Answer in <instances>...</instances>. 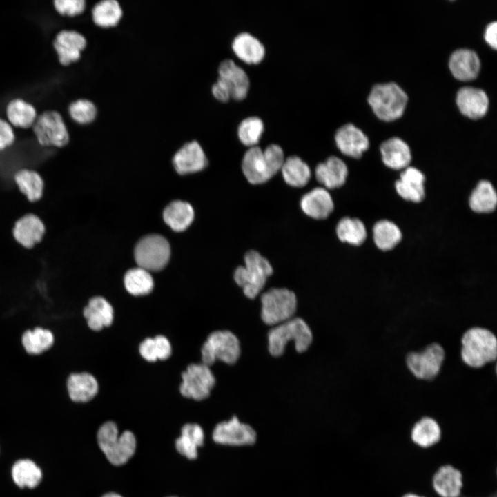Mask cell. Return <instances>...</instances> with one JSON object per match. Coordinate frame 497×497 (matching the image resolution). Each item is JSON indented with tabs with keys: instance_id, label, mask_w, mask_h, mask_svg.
Wrapping results in <instances>:
<instances>
[{
	"instance_id": "31",
	"label": "cell",
	"mask_w": 497,
	"mask_h": 497,
	"mask_svg": "<svg viewBox=\"0 0 497 497\" xmlns=\"http://www.w3.org/2000/svg\"><path fill=\"white\" fill-rule=\"evenodd\" d=\"M124 15L121 6L117 0H102L96 3L91 10L93 23L101 28L116 27Z\"/></svg>"
},
{
	"instance_id": "21",
	"label": "cell",
	"mask_w": 497,
	"mask_h": 497,
	"mask_svg": "<svg viewBox=\"0 0 497 497\" xmlns=\"http://www.w3.org/2000/svg\"><path fill=\"white\" fill-rule=\"evenodd\" d=\"M66 388L69 398L75 402H87L97 393L96 378L90 373H72L66 378Z\"/></svg>"
},
{
	"instance_id": "41",
	"label": "cell",
	"mask_w": 497,
	"mask_h": 497,
	"mask_svg": "<svg viewBox=\"0 0 497 497\" xmlns=\"http://www.w3.org/2000/svg\"><path fill=\"white\" fill-rule=\"evenodd\" d=\"M12 478L20 487L33 488L41 480V471L35 462L30 460H20L12 467Z\"/></svg>"
},
{
	"instance_id": "47",
	"label": "cell",
	"mask_w": 497,
	"mask_h": 497,
	"mask_svg": "<svg viewBox=\"0 0 497 497\" xmlns=\"http://www.w3.org/2000/svg\"><path fill=\"white\" fill-rule=\"evenodd\" d=\"M157 359L166 360L171 354V346L168 340L162 335H157L154 338Z\"/></svg>"
},
{
	"instance_id": "11",
	"label": "cell",
	"mask_w": 497,
	"mask_h": 497,
	"mask_svg": "<svg viewBox=\"0 0 497 497\" xmlns=\"http://www.w3.org/2000/svg\"><path fill=\"white\" fill-rule=\"evenodd\" d=\"M182 395L196 400L206 398L215 383V378L209 366L203 363L190 364L182 373Z\"/></svg>"
},
{
	"instance_id": "28",
	"label": "cell",
	"mask_w": 497,
	"mask_h": 497,
	"mask_svg": "<svg viewBox=\"0 0 497 497\" xmlns=\"http://www.w3.org/2000/svg\"><path fill=\"white\" fill-rule=\"evenodd\" d=\"M83 315L88 327L93 331H100L110 326L113 320V309L104 298L96 296L90 298L83 310Z\"/></svg>"
},
{
	"instance_id": "42",
	"label": "cell",
	"mask_w": 497,
	"mask_h": 497,
	"mask_svg": "<svg viewBox=\"0 0 497 497\" xmlns=\"http://www.w3.org/2000/svg\"><path fill=\"white\" fill-rule=\"evenodd\" d=\"M262 120L256 116L244 119L237 128V135L244 145L249 147L257 146L264 132Z\"/></svg>"
},
{
	"instance_id": "43",
	"label": "cell",
	"mask_w": 497,
	"mask_h": 497,
	"mask_svg": "<svg viewBox=\"0 0 497 497\" xmlns=\"http://www.w3.org/2000/svg\"><path fill=\"white\" fill-rule=\"evenodd\" d=\"M70 117L79 125L92 123L97 117V108L95 103L88 99H78L68 107Z\"/></svg>"
},
{
	"instance_id": "38",
	"label": "cell",
	"mask_w": 497,
	"mask_h": 497,
	"mask_svg": "<svg viewBox=\"0 0 497 497\" xmlns=\"http://www.w3.org/2000/svg\"><path fill=\"white\" fill-rule=\"evenodd\" d=\"M373 240L382 251L393 248L401 240L402 233L398 226L389 220L376 222L373 228Z\"/></svg>"
},
{
	"instance_id": "27",
	"label": "cell",
	"mask_w": 497,
	"mask_h": 497,
	"mask_svg": "<svg viewBox=\"0 0 497 497\" xmlns=\"http://www.w3.org/2000/svg\"><path fill=\"white\" fill-rule=\"evenodd\" d=\"M348 169L346 164L339 157H329L315 168V177L319 183L327 188L342 186L347 179Z\"/></svg>"
},
{
	"instance_id": "35",
	"label": "cell",
	"mask_w": 497,
	"mask_h": 497,
	"mask_svg": "<svg viewBox=\"0 0 497 497\" xmlns=\"http://www.w3.org/2000/svg\"><path fill=\"white\" fill-rule=\"evenodd\" d=\"M411 438L419 447H429L440 440L441 429L436 420L430 417H424L413 427Z\"/></svg>"
},
{
	"instance_id": "10",
	"label": "cell",
	"mask_w": 497,
	"mask_h": 497,
	"mask_svg": "<svg viewBox=\"0 0 497 497\" xmlns=\"http://www.w3.org/2000/svg\"><path fill=\"white\" fill-rule=\"evenodd\" d=\"M445 358V351L438 343L429 344L420 352L409 353L406 358L410 371L418 378L431 380L439 373Z\"/></svg>"
},
{
	"instance_id": "8",
	"label": "cell",
	"mask_w": 497,
	"mask_h": 497,
	"mask_svg": "<svg viewBox=\"0 0 497 497\" xmlns=\"http://www.w3.org/2000/svg\"><path fill=\"white\" fill-rule=\"evenodd\" d=\"M203 364L208 366L219 360L226 364L236 362L240 355L237 338L228 331H217L209 335L202 347Z\"/></svg>"
},
{
	"instance_id": "20",
	"label": "cell",
	"mask_w": 497,
	"mask_h": 497,
	"mask_svg": "<svg viewBox=\"0 0 497 497\" xmlns=\"http://www.w3.org/2000/svg\"><path fill=\"white\" fill-rule=\"evenodd\" d=\"M242 168L246 179L253 184L265 183L273 177L264 158L263 150L257 146L250 147L245 153Z\"/></svg>"
},
{
	"instance_id": "15",
	"label": "cell",
	"mask_w": 497,
	"mask_h": 497,
	"mask_svg": "<svg viewBox=\"0 0 497 497\" xmlns=\"http://www.w3.org/2000/svg\"><path fill=\"white\" fill-rule=\"evenodd\" d=\"M218 79L224 81L228 88L231 98L243 100L248 92L250 81L248 76L243 68L232 59L222 61L217 69Z\"/></svg>"
},
{
	"instance_id": "36",
	"label": "cell",
	"mask_w": 497,
	"mask_h": 497,
	"mask_svg": "<svg viewBox=\"0 0 497 497\" xmlns=\"http://www.w3.org/2000/svg\"><path fill=\"white\" fill-rule=\"evenodd\" d=\"M497 195L492 184L486 180L480 181L469 197V206L476 213H490L495 210Z\"/></svg>"
},
{
	"instance_id": "19",
	"label": "cell",
	"mask_w": 497,
	"mask_h": 497,
	"mask_svg": "<svg viewBox=\"0 0 497 497\" xmlns=\"http://www.w3.org/2000/svg\"><path fill=\"white\" fill-rule=\"evenodd\" d=\"M456 103L460 111L464 115L471 119H478L487 113L489 99L483 90L465 86L458 90Z\"/></svg>"
},
{
	"instance_id": "5",
	"label": "cell",
	"mask_w": 497,
	"mask_h": 497,
	"mask_svg": "<svg viewBox=\"0 0 497 497\" xmlns=\"http://www.w3.org/2000/svg\"><path fill=\"white\" fill-rule=\"evenodd\" d=\"M368 101L379 119L390 121L403 114L407 96L398 85L391 82L374 86Z\"/></svg>"
},
{
	"instance_id": "53",
	"label": "cell",
	"mask_w": 497,
	"mask_h": 497,
	"mask_svg": "<svg viewBox=\"0 0 497 497\" xmlns=\"http://www.w3.org/2000/svg\"><path fill=\"white\" fill-rule=\"evenodd\" d=\"M489 497H496V494H494V495H493V496H489Z\"/></svg>"
},
{
	"instance_id": "30",
	"label": "cell",
	"mask_w": 497,
	"mask_h": 497,
	"mask_svg": "<svg viewBox=\"0 0 497 497\" xmlns=\"http://www.w3.org/2000/svg\"><path fill=\"white\" fill-rule=\"evenodd\" d=\"M14 181L20 192L30 202H37L42 198L45 183L37 171L26 168H21L15 172Z\"/></svg>"
},
{
	"instance_id": "7",
	"label": "cell",
	"mask_w": 497,
	"mask_h": 497,
	"mask_svg": "<svg viewBox=\"0 0 497 497\" xmlns=\"http://www.w3.org/2000/svg\"><path fill=\"white\" fill-rule=\"evenodd\" d=\"M38 144L43 147L63 148L70 141V135L62 115L48 110L39 115L32 126Z\"/></svg>"
},
{
	"instance_id": "1",
	"label": "cell",
	"mask_w": 497,
	"mask_h": 497,
	"mask_svg": "<svg viewBox=\"0 0 497 497\" xmlns=\"http://www.w3.org/2000/svg\"><path fill=\"white\" fill-rule=\"evenodd\" d=\"M461 344V358L471 367L480 368L496 358V338L487 329H469L462 337Z\"/></svg>"
},
{
	"instance_id": "24",
	"label": "cell",
	"mask_w": 497,
	"mask_h": 497,
	"mask_svg": "<svg viewBox=\"0 0 497 497\" xmlns=\"http://www.w3.org/2000/svg\"><path fill=\"white\" fill-rule=\"evenodd\" d=\"M449 65L454 77L461 81H469L477 77L480 62L474 51L462 48L453 52Z\"/></svg>"
},
{
	"instance_id": "37",
	"label": "cell",
	"mask_w": 497,
	"mask_h": 497,
	"mask_svg": "<svg viewBox=\"0 0 497 497\" xmlns=\"http://www.w3.org/2000/svg\"><path fill=\"white\" fill-rule=\"evenodd\" d=\"M280 170L285 182L291 186L302 187L311 178L309 166L297 156L286 158Z\"/></svg>"
},
{
	"instance_id": "39",
	"label": "cell",
	"mask_w": 497,
	"mask_h": 497,
	"mask_svg": "<svg viewBox=\"0 0 497 497\" xmlns=\"http://www.w3.org/2000/svg\"><path fill=\"white\" fill-rule=\"evenodd\" d=\"M336 233L340 241L355 246L362 244L367 237L366 228L357 218L341 219L337 225Z\"/></svg>"
},
{
	"instance_id": "16",
	"label": "cell",
	"mask_w": 497,
	"mask_h": 497,
	"mask_svg": "<svg viewBox=\"0 0 497 497\" xmlns=\"http://www.w3.org/2000/svg\"><path fill=\"white\" fill-rule=\"evenodd\" d=\"M207 162L202 147L195 140L184 144L173 157V166L181 175L200 171L206 167Z\"/></svg>"
},
{
	"instance_id": "17",
	"label": "cell",
	"mask_w": 497,
	"mask_h": 497,
	"mask_svg": "<svg viewBox=\"0 0 497 497\" xmlns=\"http://www.w3.org/2000/svg\"><path fill=\"white\" fill-rule=\"evenodd\" d=\"M56 337L49 328L36 326L24 330L20 337L23 351L32 357H38L49 352L55 346Z\"/></svg>"
},
{
	"instance_id": "44",
	"label": "cell",
	"mask_w": 497,
	"mask_h": 497,
	"mask_svg": "<svg viewBox=\"0 0 497 497\" xmlns=\"http://www.w3.org/2000/svg\"><path fill=\"white\" fill-rule=\"evenodd\" d=\"M53 6L61 16L75 17L83 14L86 8L85 0H55Z\"/></svg>"
},
{
	"instance_id": "52",
	"label": "cell",
	"mask_w": 497,
	"mask_h": 497,
	"mask_svg": "<svg viewBox=\"0 0 497 497\" xmlns=\"http://www.w3.org/2000/svg\"><path fill=\"white\" fill-rule=\"evenodd\" d=\"M402 497H424V496H419L414 493H407V494H405V495H403Z\"/></svg>"
},
{
	"instance_id": "14",
	"label": "cell",
	"mask_w": 497,
	"mask_h": 497,
	"mask_svg": "<svg viewBox=\"0 0 497 497\" xmlns=\"http://www.w3.org/2000/svg\"><path fill=\"white\" fill-rule=\"evenodd\" d=\"M43 220L35 213H26L19 217L12 228L15 241L25 248H32L40 243L46 233Z\"/></svg>"
},
{
	"instance_id": "23",
	"label": "cell",
	"mask_w": 497,
	"mask_h": 497,
	"mask_svg": "<svg viewBox=\"0 0 497 497\" xmlns=\"http://www.w3.org/2000/svg\"><path fill=\"white\" fill-rule=\"evenodd\" d=\"M425 177L420 170L408 166L401 173L395 186L397 193L403 199L420 202L425 197Z\"/></svg>"
},
{
	"instance_id": "18",
	"label": "cell",
	"mask_w": 497,
	"mask_h": 497,
	"mask_svg": "<svg viewBox=\"0 0 497 497\" xmlns=\"http://www.w3.org/2000/svg\"><path fill=\"white\" fill-rule=\"evenodd\" d=\"M335 141L342 153L353 158L360 157L369 146L368 137L352 124L339 128L335 135Z\"/></svg>"
},
{
	"instance_id": "32",
	"label": "cell",
	"mask_w": 497,
	"mask_h": 497,
	"mask_svg": "<svg viewBox=\"0 0 497 497\" xmlns=\"http://www.w3.org/2000/svg\"><path fill=\"white\" fill-rule=\"evenodd\" d=\"M6 113L12 126L23 129L32 127L37 117L35 106L21 98L11 99L6 106Z\"/></svg>"
},
{
	"instance_id": "4",
	"label": "cell",
	"mask_w": 497,
	"mask_h": 497,
	"mask_svg": "<svg viewBox=\"0 0 497 497\" xmlns=\"http://www.w3.org/2000/svg\"><path fill=\"white\" fill-rule=\"evenodd\" d=\"M97 441L108 460L115 465L126 463L134 454L136 439L130 431L119 435L117 425L107 422L101 425L97 433Z\"/></svg>"
},
{
	"instance_id": "49",
	"label": "cell",
	"mask_w": 497,
	"mask_h": 497,
	"mask_svg": "<svg viewBox=\"0 0 497 497\" xmlns=\"http://www.w3.org/2000/svg\"><path fill=\"white\" fill-rule=\"evenodd\" d=\"M139 353L145 360L149 362L156 361L157 358L154 339H145L139 346Z\"/></svg>"
},
{
	"instance_id": "29",
	"label": "cell",
	"mask_w": 497,
	"mask_h": 497,
	"mask_svg": "<svg viewBox=\"0 0 497 497\" xmlns=\"http://www.w3.org/2000/svg\"><path fill=\"white\" fill-rule=\"evenodd\" d=\"M384 164L394 170L405 169L411 159L409 146L398 137H391L384 141L380 146Z\"/></svg>"
},
{
	"instance_id": "25",
	"label": "cell",
	"mask_w": 497,
	"mask_h": 497,
	"mask_svg": "<svg viewBox=\"0 0 497 497\" xmlns=\"http://www.w3.org/2000/svg\"><path fill=\"white\" fill-rule=\"evenodd\" d=\"M300 206L308 216L321 220L330 215L333 210L334 204L329 193L324 188L318 187L302 197Z\"/></svg>"
},
{
	"instance_id": "48",
	"label": "cell",
	"mask_w": 497,
	"mask_h": 497,
	"mask_svg": "<svg viewBox=\"0 0 497 497\" xmlns=\"http://www.w3.org/2000/svg\"><path fill=\"white\" fill-rule=\"evenodd\" d=\"M211 92L214 98L220 102H227L231 98L228 88L218 78L211 87Z\"/></svg>"
},
{
	"instance_id": "12",
	"label": "cell",
	"mask_w": 497,
	"mask_h": 497,
	"mask_svg": "<svg viewBox=\"0 0 497 497\" xmlns=\"http://www.w3.org/2000/svg\"><path fill=\"white\" fill-rule=\"evenodd\" d=\"M256 438L255 431L250 425L242 423L236 416L217 424L213 432V440L221 445H250L255 443Z\"/></svg>"
},
{
	"instance_id": "34",
	"label": "cell",
	"mask_w": 497,
	"mask_h": 497,
	"mask_svg": "<svg viewBox=\"0 0 497 497\" xmlns=\"http://www.w3.org/2000/svg\"><path fill=\"white\" fill-rule=\"evenodd\" d=\"M204 440V431L199 425L186 424L176 440V449L186 458L195 459L197 456V448L203 445Z\"/></svg>"
},
{
	"instance_id": "51",
	"label": "cell",
	"mask_w": 497,
	"mask_h": 497,
	"mask_svg": "<svg viewBox=\"0 0 497 497\" xmlns=\"http://www.w3.org/2000/svg\"><path fill=\"white\" fill-rule=\"evenodd\" d=\"M102 497H122L118 494L114 492H110L104 494Z\"/></svg>"
},
{
	"instance_id": "50",
	"label": "cell",
	"mask_w": 497,
	"mask_h": 497,
	"mask_svg": "<svg viewBox=\"0 0 497 497\" xmlns=\"http://www.w3.org/2000/svg\"><path fill=\"white\" fill-rule=\"evenodd\" d=\"M497 23L494 21L490 23L486 28L485 32V39L487 43L494 49L497 47Z\"/></svg>"
},
{
	"instance_id": "6",
	"label": "cell",
	"mask_w": 497,
	"mask_h": 497,
	"mask_svg": "<svg viewBox=\"0 0 497 497\" xmlns=\"http://www.w3.org/2000/svg\"><path fill=\"white\" fill-rule=\"evenodd\" d=\"M261 318L271 326H276L293 318L297 309L295 293L284 288L269 289L261 296Z\"/></svg>"
},
{
	"instance_id": "2",
	"label": "cell",
	"mask_w": 497,
	"mask_h": 497,
	"mask_svg": "<svg viewBox=\"0 0 497 497\" xmlns=\"http://www.w3.org/2000/svg\"><path fill=\"white\" fill-rule=\"evenodd\" d=\"M313 340L312 332L306 322L300 318H293L274 326L268 333L269 351L273 356L283 354L285 347L293 341L298 352L305 351Z\"/></svg>"
},
{
	"instance_id": "3",
	"label": "cell",
	"mask_w": 497,
	"mask_h": 497,
	"mask_svg": "<svg viewBox=\"0 0 497 497\" xmlns=\"http://www.w3.org/2000/svg\"><path fill=\"white\" fill-rule=\"evenodd\" d=\"M244 266L234 273V280L242 288L248 298H255L264 288L267 278L273 273L270 262L256 251H250L244 256Z\"/></svg>"
},
{
	"instance_id": "26",
	"label": "cell",
	"mask_w": 497,
	"mask_h": 497,
	"mask_svg": "<svg viewBox=\"0 0 497 497\" xmlns=\"http://www.w3.org/2000/svg\"><path fill=\"white\" fill-rule=\"evenodd\" d=\"M231 46L236 57L247 64H257L265 56L266 51L263 43L248 32L237 35Z\"/></svg>"
},
{
	"instance_id": "40",
	"label": "cell",
	"mask_w": 497,
	"mask_h": 497,
	"mask_svg": "<svg viewBox=\"0 0 497 497\" xmlns=\"http://www.w3.org/2000/svg\"><path fill=\"white\" fill-rule=\"evenodd\" d=\"M126 290L133 295H144L151 292L154 286L153 279L149 271L137 267L128 270L124 275Z\"/></svg>"
},
{
	"instance_id": "46",
	"label": "cell",
	"mask_w": 497,
	"mask_h": 497,
	"mask_svg": "<svg viewBox=\"0 0 497 497\" xmlns=\"http://www.w3.org/2000/svg\"><path fill=\"white\" fill-rule=\"evenodd\" d=\"M15 142L12 126L5 119L0 118V151L12 146Z\"/></svg>"
},
{
	"instance_id": "9",
	"label": "cell",
	"mask_w": 497,
	"mask_h": 497,
	"mask_svg": "<svg viewBox=\"0 0 497 497\" xmlns=\"http://www.w3.org/2000/svg\"><path fill=\"white\" fill-rule=\"evenodd\" d=\"M134 253L139 267L148 271H159L166 266L170 259V247L163 236L148 235L138 242Z\"/></svg>"
},
{
	"instance_id": "45",
	"label": "cell",
	"mask_w": 497,
	"mask_h": 497,
	"mask_svg": "<svg viewBox=\"0 0 497 497\" xmlns=\"http://www.w3.org/2000/svg\"><path fill=\"white\" fill-rule=\"evenodd\" d=\"M263 153L269 168L274 176L281 170L285 160L284 151L279 145L272 144L263 150Z\"/></svg>"
},
{
	"instance_id": "22",
	"label": "cell",
	"mask_w": 497,
	"mask_h": 497,
	"mask_svg": "<svg viewBox=\"0 0 497 497\" xmlns=\"http://www.w3.org/2000/svg\"><path fill=\"white\" fill-rule=\"evenodd\" d=\"M432 485L440 497H459L462 488V474L451 465L440 467L432 478Z\"/></svg>"
},
{
	"instance_id": "33",
	"label": "cell",
	"mask_w": 497,
	"mask_h": 497,
	"mask_svg": "<svg viewBox=\"0 0 497 497\" xmlns=\"http://www.w3.org/2000/svg\"><path fill=\"white\" fill-rule=\"evenodd\" d=\"M165 223L173 231L186 230L194 219V211L190 204L177 200L169 204L163 212Z\"/></svg>"
},
{
	"instance_id": "13",
	"label": "cell",
	"mask_w": 497,
	"mask_h": 497,
	"mask_svg": "<svg viewBox=\"0 0 497 497\" xmlns=\"http://www.w3.org/2000/svg\"><path fill=\"white\" fill-rule=\"evenodd\" d=\"M88 42L84 35L75 30H61L57 33L52 46L59 62L64 66L77 62Z\"/></svg>"
}]
</instances>
